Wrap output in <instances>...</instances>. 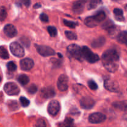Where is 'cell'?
<instances>
[{
    "mask_svg": "<svg viewBox=\"0 0 127 127\" xmlns=\"http://www.w3.org/2000/svg\"><path fill=\"white\" fill-rule=\"evenodd\" d=\"M103 64L108 62H117L119 60V54L117 51L114 49L105 51L102 56Z\"/></svg>",
    "mask_w": 127,
    "mask_h": 127,
    "instance_id": "6da1fadb",
    "label": "cell"
},
{
    "mask_svg": "<svg viewBox=\"0 0 127 127\" xmlns=\"http://www.w3.org/2000/svg\"><path fill=\"white\" fill-rule=\"evenodd\" d=\"M82 57L89 63H95L99 60V57L96 54L92 52L91 50L87 46H83L81 48Z\"/></svg>",
    "mask_w": 127,
    "mask_h": 127,
    "instance_id": "7a4b0ae2",
    "label": "cell"
},
{
    "mask_svg": "<svg viewBox=\"0 0 127 127\" xmlns=\"http://www.w3.org/2000/svg\"><path fill=\"white\" fill-rule=\"evenodd\" d=\"M67 51L72 57L75 58L76 59L81 61L83 59L81 48L78 45L74 44L69 45L67 47Z\"/></svg>",
    "mask_w": 127,
    "mask_h": 127,
    "instance_id": "3957f363",
    "label": "cell"
},
{
    "mask_svg": "<svg viewBox=\"0 0 127 127\" xmlns=\"http://www.w3.org/2000/svg\"><path fill=\"white\" fill-rule=\"evenodd\" d=\"M10 51L11 53L17 57H22L25 54V51L22 46L17 42H13L10 44Z\"/></svg>",
    "mask_w": 127,
    "mask_h": 127,
    "instance_id": "277c9868",
    "label": "cell"
},
{
    "mask_svg": "<svg viewBox=\"0 0 127 127\" xmlns=\"http://www.w3.org/2000/svg\"><path fill=\"white\" fill-rule=\"evenodd\" d=\"M4 90L9 95H17L19 93L20 88L14 82H7L4 86Z\"/></svg>",
    "mask_w": 127,
    "mask_h": 127,
    "instance_id": "5b68a950",
    "label": "cell"
},
{
    "mask_svg": "<svg viewBox=\"0 0 127 127\" xmlns=\"http://www.w3.org/2000/svg\"><path fill=\"white\" fill-rule=\"evenodd\" d=\"M104 87L107 90L112 92H117L119 91V83L112 78H106L104 80Z\"/></svg>",
    "mask_w": 127,
    "mask_h": 127,
    "instance_id": "8992f818",
    "label": "cell"
},
{
    "mask_svg": "<svg viewBox=\"0 0 127 127\" xmlns=\"http://www.w3.org/2000/svg\"><path fill=\"white\" fill-rule=\"evenodd\" d=\"M36 49L40 55L43 57H48V56H54L55 54V51L47 46H38L36 45Z\"/></svg>",
    "mask_w": 127,
    "mask_h": 127,
    "instance_id": "52a82bcc",
    "label": "cell"
},
{
    "mask_svg": "<svg viewBox=\"0 0 127 127\" xmlns=\"http://www.w3.org/2000/svg\"><path fill=\"white\" fill-rule=\"evenodd\" d=\"M106 120V116L100 112H95L89 117V122L93 124H98L104 122Z\"/></svg>",
    "mask_w": 127,
    "mask_h": 127,
    "instance_id": "ba28073f",
    "label": "cell"
},
{
    "mask_svg": "<svg viewBox=\"0 0 127 127\" xmlns=\"http://www.w3.org/2000/svg\"><path fill=\"white\" fill-rule=\"evenodd\" d=\"M95 102L93 98L90 97H84L81 99L80 105L81 108L86 110H90L95 105Z\"/></svg>",
    "mask_w": 127,
    "mask_h": 127,
    "instance_id": "9c48e42d",
    "label": "cell"
},
{
    "mask_svg": "<svg viewBox=\"0 0 127 127\" xmlns=\"http://www.w3.org/2000/svg\"><path fill=\"white\" fill-rule=\"evenodd\" d=\"M57 87L59 90L63 92L68 88V77L66 75L62 74L58 77L57 81Z\"/></svg>",
    "mask_w": 127,
    "mask_h": 127,
    "instance_id": "30bf717a",
    "label": "cell"
},
{
    "mask_svg": "<svg viewBox=\"0 0 127 127\" xmlns=\"http://www.w3.org/2000/svg\"><path fill=\"white\" fill-rule=\"evenodd\" d=\"M60 110V104L56 100H53L48 105V112L50 115L56 116Z\"/></svg>",
    "mask_w": 127,
    "mask_h": 127,
    "instance_id": "8fae6325",
    "label": "cell"
},
{
    "mask_svg": "<svg viewBox=\"0 0 127 127\" xmlns=\"http://www.w3.org/2000/svg\"><path fill=\"white\" fill-rule=\"evenodd\" d=\"M87 2V0H78L73 3V11L75 14H81L84 10V6Z\"/></svg>",
    "mask_w": 127,
    "mask_h": 127,
    "instance_id": "7c38bea8",
    "label": "cell"
},
{
    "mask_svg": "<svg viewBox=\"0 0 127 127\" xmlns=\"http://www.w3.org/2000/svg\"><path fill=\"white\" fill-rule=\"evenodd\" d=\"M40 95L43 98H53L55 95V91L52 87H43L40 91Z\"/></svg>",
    "mask_w": 127,
    "mask_h": 127,
    "instance_id": "4fadbf2b",
    "label": "cell"
},
{
    "mask_svg": "<svg viewBox=\"0 0 127 127\" xmlns=\"http://www.w3.org/2000/svg\"><path fill=\"white\" fill-rule=\"evenodd\" d=\"M34 65V62L33 60L30 58L23 59L20 62V67L22 70H30Z\"/></svg>",
    "mask_w": 127,
    "mask_h": 127,
    "instance_id": "5bb4252c",
    "label": "cell"
},
{
    "mask_svg": "<svg viewBox=\"0 0 127 127\" xmlns=\"http://www.w3.org/2000/svg\"><path fill=\"white\" fill-rule=\"evenodd\" d=\"M4 32L9 37H14L17 36V31L14 25L8 24L4 27Z\"/></svg>",
    "mask_w": 127,
    "mask_h": 127,
    "instance_id": "9a60e30c",
    "label": "cell"
},
{
    "mask_svg": "<svg viewBox=\"0 0 127 127\" xmlns=\"http://www.w3.org/2000/svg\"><path fill=\"white\" fill-rule=\"evenodd\" d=\"M112 106L119 110L127 112V100L116 101L112 103Z\"/></svg>",
    "mask_w": 127,
    "mask_h": 127,
    "instance_id": "2e32d148",
    "label": "cell"
},
{
    "mask_svg": "<svg viewBox=\"0 0 127 127\" xmlns=\"http://www.w3.org/2000/svg\"><path fill=\"white\" fill-rule=\"evenodd\" d=\"M84 24L86 25L88 27H96L99 24V21L96 19L94 16H89L87 17L84 20Z\"/></svg>",
    "mask_w": 127,
    "mask_h": 127,
    "instance_id": "e0dca14e",
    "label": "cell"
},
{
    "mask_svg": "<svg viewBox=\"0 0 127 127\" xmlns=\"http://www.w3.org/2000/svg\"><path fill=\"white\" fill-rule=\"evenodd\" d=\"M105 43V38L104 37H99L93 40L91 43V46L94 48H99L104 46Z\"/></svg>",
    "mask_w": 127,
    "mask_h": 127,
    "instance_id": "ac0fdd59",
    "label": "cell"
},
{
    "mask_svg": "<svg viewBox=\"0 0 127 127\" xmlns=\"http://www.w3.org/2000/svg\"><path fill=\"white\" fill-rule=\"evenodd\" d=\"M103 64L107 70L110 72H115L119 68V65L117 64V62H108Z\"/></svg>",
    "mask_w": 127,
    "mask_h": 127,
    "instance_id": "d6986e66",
    "label": "cell"
},
{
    "mask_svg": "<svg viewBox=\"0 0 127 127\" xmlns=\"http://www.w3.org/2000/svg\"><path fill=\"white\" fill-rule=\"evenodd\" d=\"M117 41L121 44H127V31L120 32L117 36Z\"/></svg>",
    "mask_w": 127,
    "mask_h": 127,
    "instance_id": "ffe728a7",
    "label": "cell"
},
{
    "mask_svg": "<svg viewBox=\"0 0 127 127\" xmlns=\"http://www.w3.org/2000/svg\"><path fill=\"white\" fill-rule=\"evenodd\" d=\"M114 14L115 19L119 21H124V12L121 9L115 8L114 9Z\"/></svg>",
    "mask_w": 127,
    "mask_h": 127,
    "instance_id": "44dd1931",
    "label": "cell"
},
{
    "mask_svg": "<svg viewBox=\"0 0 127 127\" xmlns=\"http://www.w3.org/2000/svg\"><path fill=\"white\" fill-rule=\"evenodd\" d=\"M62 127H75L74 120L71 118H66L61 125Z\"/></svg>",
    "mask_w": 127,
    "mask_h": 127,
    "instance_id": "7402d4cb",
    "label": "cell"
},
{
    "mask_svg": "<svg viewBox=\"0 0 127 127\" xmlns=\"http://www.w3.org/2000/svg\"><path fill=\"white\" fill-rule=\"evenodd\" d=\"M18 82L21 83L22 85H26L29 82V78L27 75L25 74L20 75L18 77Z\"/></svg>",
    "mask_w": 127,
    "mask_h": 127,
    "instance_id": "603a6c76",
    "label": "cell"
},
{
    "mask_svg": "<svg viewBox=\"0 0 127 127\" xmlns=\"http://www.w3.org/2000/svg\"><path fill=\"white\" fill-rule=\"evenodd\" d=\"M102 4V0H91L88 4V9H93Z\"/></svg>",
    "mask_w": 127,
    "mask_h": 127,
    "instance_id": "cb8c5ba5",
    "label": "cell"
},
{
    "mask_svg": "<svg viewBox=\"0 0 127 127\" xmlns=\"http://www.w3.org/2000/svg\"><path fill=\"white\" fill-rule=\"evenodd\" d=\"M0 57L4 59H7L9 57L7 49L3 46H0Z\"/></svg>",
    "mask_w": 127,
    "mask_h": 127,
    "instance_id": "d4e9b609",
    "label": "cell"
},
{
    "mask_svg": "<svg viewBox=\"0 0 127 127\" xmlns=\"http://www.w3.org/2000/svg\"><path fill=\"white\" fill-rule=\"evenodd\" d=\"M95 16V18L97 19L98 21L100 22H101L102 21H104V19H105V17H106V15H105V13L102 11H100L99 12H97L95 15H94Z\"/></svg>",
    "mask_w": 127,
    "mask_h": 127,
    "instance_id": "484cf974",
    "label": "cell"
},
{
    "mask_svg": "<svg viewBox=\"0 0 127 127\" xmlns=\"http://www.w3.org/2000/svg\"><path fill=\"white\" fill-rule=\"evenodd\" d=\"M63 23H64V24L65 25V26H66L67 27H70V28H75V27L78 25V22L68 21V20L66 19L63 20Z\"/></svg>",
    "mask_w": 127,
    "mask_h": 127,
    "instance_id": "4316f807",
    "label": "cell"
},
{
    "mask_svg": "<svg viewBox=\"0 0 127 127\" xmlns=\"http://www.w3.org/2000/svg\"><path fill=\"white\" fill-rule=\"evenodd\" d=\"M65 36L69 40H76L77 39V35L75 33H74L72 31H65Z\"/></svg>",
    "mask_w": 127,
    "mask_h": 127,
    "instance_id": "83f0119b",
    "label": "cell"
},
{
    "mask_svg": "<svg viewBox=\"0 0 127 127\" xmlns=\"http://www.w3.org/2000/svg\"><path fill=\"white\" fill-rule=\"evenodd\" d=\"M7 17V11L4 7H1L0 8V21H3L6 19Z\"/></svg>",
    "mask_w": 127,
    "mask_h": 127,
    "instance_id": "f1b7e54d",
    "label": "cell"
},
{
    "mask_svg": "<svg viewBox=\"0 0 127 127\" xmlns=\"http://www.w3.org/2000/svg\"><path fill=\"white\" fill-rule=\"evenodd\" d=\"M47 31L52 37H55L57 35V29L54 26H48L47 27Z\"/></svg>",
    "mask_w": 127,
    "mask_h": 127,
    "instance_id": "f546056e",
    "label": "cell"
},
{
    "mask_svg": "<svg viewBox=\"0 0 127 127\" xmlns=\"http://www.w3.org/2000/svg\"><path fill=\"white\" fill-rule=\"evenodd\" d=\"M8 106L9 107L10 109H11L12 110H17L19 108L18 103H17V102L15 100L9 101Z\"/></svg>",
    "mask_w": 127,
    "mask_h": 127,
    "instance_id": "4dcf8cb0",
    "label": "cell"
},
{
    "mask_svg": "<svg viewBox=\"0 0 127 127\" xmlns=\"http://www.w3.org/2000/svg\"><path fill=\"white\" fill-rule=\"evenodd\" d=\"M7 68L9 72H14L17 69V65L12 61H10L7 64Z\"/></svg>",
    "mask_w": 127,
    "mask_h": 127,
    "instance_id": "1f68e13d",
    "label": "cell"
},
{
    "mask_svg": "<svg viewBox=\"0 0 127 127\" xmlns=\"http://www.w3.org/2000/svg\"><path fill=\"white\" fill-rule=\"evenodd\" d=\"M114 26H115L114 25V23H113L111 21H107L103 24L102 26V27L104 28V29L109 30L110 29L112 28L113 27H114Z\"/></svg>",
    "mask_w": 127,
    "mask_h": 127,
    "instance_id": "d6a6232c",
    "label": "cell"
},
{
    "mask_svg": "<svg viewBox=\"0 0 127 127\" xmlns=\"http://www.w3.org/2000/svg\"><path fill=\"white\" fill-rule=\"evenodd\" d=\"M19 100H20V102H21V105H22V107H27L29 105L30 101L27 98H26L25 97H20Z\"/></svg>",
    "mask_w": 127,
    "mask_h": 127,
    "instance_id": "836d02e7",
    "label": "cell"
},
{
    "mask_svg": "<svg viewBox=\"0 0 127 127\" xmlns=\"http://www.w3.org/2000/svg\"><path fill=\"white\" fill-rule=\"evenodd\" d=\"M88 84L89 88L91 90H95L98 88V85H97L96 82L93 80H89L88 82Z\"/></svg>",
    "mask_w": 127,
    "mask_h": 127,
    "instance_id": "e575fe53",
    "label": "cell"
},
{
    "mask_svg": "<svg viewBox=\"0 0 127 127\" xmlns=\"http://www.w3.org/2000/svg\"><path fill=\"white\" fill-rule=\"evenodd\" d=\"M35 127H47L45 121L42 118H39L36 122Z\"/></svg>",
    "mask_w": 127,
    "mask_h": 127,
    "instance_id": "d590c367",
    "label": "cell"
},
{
    "mask_svg": "<svg viewBox=\"0 0 127 127\" xmlns=\"http://www.w3.org/2000/svg\"><path fill=\"white\" fill-rule=\"evenodd\" d=\"M28 92L31 94H34L37 91V87L35 84H32L27 90Z\"/></svg>",
    "mask_w": 127,
    "mask_h": 127,
    "instance_id": "8d00e7d4",
    "label": "cell"
},
{
    "mask_svg": "<svg viewBox=\"0 0 127 127\" xmlns=\"http://www.w3.org/2000/svg\"><path fill=\"white\" fill-rule=\"evenodd\" d=\"M21 42H22V44L24 45L26 47H29L31 44V42H30L29 39L28 38H26V37H21Z\"/></svg>",
    "mask_w": 127,
    "mask_h": 127,
    "instance_id": "74e56055",
    "label": "cell"
},
{
    "mask_svg": "<svg viewBox=\"0 0 127 127\" xmlns=\"http://www.w3.org/2000/svg\"><path fill=\"white\" fill-rule=\"evenodd\" d=\"M40 19L42 22H48L49 21V19H48V16L45 13H42L40 16Z\"/></svg>",
    "mask_w": 127,
    "mask_h": 127,
    "instance_id": "f35d334b",
    "label": "cell"
},
{
    "mask_svg": "<svg viewBox=\"0 0 127 127\" xmlns=\"http://www.w3.org/2000/svg\"><path fill=\"white\" fill-rule=\"evenodd\" d=\"M51 62H52L53 64L56 65L57 67H59V66L62 64V62H61L60 60L55 59H53V58H52V59H51Z\"/></svg>",
    "mask_w": 127,
    "mask_h": 127,
    "instance_id": "ab89813d",
    "label": "cell"
},
{
    "mask_svg": "<svg viewBox=\"0 0 127 127\" xmlns=\"http://www.w3.org/2000/svg\"><path fill=\"white\" fill-rule=\"evenodd\" d=\"M22 3L24 4V6H26L27 7H29L30 5H31V0H22Z\"/></svg>",
    "mask_w": 127,
    "mask_h": 127,
    "instance_id": "60d3db41",
    "label": "cell"
},
{
    "mask_svg": "<svg viewBox=\"0 0 127 127\" xmlns=\"http://www.w3.org/2000/svg\"><path fill=\"white\" fill-rule=\"evenodd\" d=\"M41 4L40 3H36L33 6V8L34 9H37V8H39V7H41Z\"/></svg>",
    "mask_w": 127,
    "mask_h": 127,
    "instance_id": "b9f144b4",
    "label": "cell"
},
{
    "mask_svg": "<svg viewBox=\"0 0 127 127\" xmlns=\"http://www.w3.org/2000/svg\"><path fill=\"white\" fill-rule=\"evenodd\" d=\"M58 56H59L60 57H62V56L60 54V53H58Z\"/></svg>",
    "mask_w": 127,
    "mask_h": 127,
    "instance_id": "7bdbcfd3",
    "label": "cell"
},
{
    "mask_svg": "<svg viewBox=\"0 0 127 127\" xmlns=\"http://www.w3.org/2000/svg\"><path fill=\"white\" fill-rule=\"evenodd\" d=\"M1 75H0V82H1Z\"/></svg>",
    "mask_w": 127,
    "mask_h": 127,
    "instance_id": "ee69618b",
    "label": "cell"
},
{
    "mask_svg": "<svg viewBox=\"0 0 127 127\" xmlns=\"http://www.w3.org/2000/svg\"><path fill=\"white\" fill-rule=\"evenodd\" d=\"M113 1H119V0H113Z\"/></svg>",
    "mask_w": 127,
    "mask_h": 127,
    "instance_id": "f6af8a7d",
    "label": "cell"
},
{
    "mask_svg": "<svg viewBox=\"0 0 127 127\" xmlns=\"http://www.w3.org/2000/svg\"><path fill=\"white\" fill-rule=\"evenodd\" d=\"M53 1H55V0H53Z\"/></svg>",
    "mask_w": 127,
    "mask_h": 127,
    "instance_id": "bcb514c9",
    "label": "cell"
},
{
    "mask_svg": "<svg viewBox=\"0 0 127 127\" xmlns=\"http://www.w3.org/2000/svg\"></svg>",
    "mask_w": 127,
    "mask_h": 127,
    "instance_id": "7dc6e473",
    "label": "cell"
}]
</instances>
